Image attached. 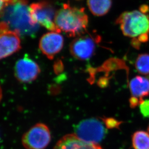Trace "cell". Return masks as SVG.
<instances>
[{"label": "cell", "mask_w": 149, "mask_h": 149, "mask_svg": "<svg viewBox=\"0 0 149 149\" xmlns=\"http://www.w3.org/2000/svg\"><path fill=\"white\" fill-rule=\"evenodd\" d=\"M1 18L20 35L34 36L39 27L32 20L27 0H13L1 10Z\"/></svg>", "instance_id": "obj_1"}, {"label": "cell", "mask_w": 149, "mask_h": 149, "mask_svg": "<svg viewBox=\"0 0 149 149\" xmlns=\"http://www.w3.org/2000/svg\"><path fill=\"white\" fill-rule=\"evenodd\" d=\"M54 21L59 32L62 31L70 37H78L86 32L88 19L84 8L65 4L56 12Z\"/></svg>", "instance_id": "obj_2"}, {"label": "cell", "mask_w": 149, "mask_h": 149, "mask_svg": "<svg viewBox=\"0 0 149 149\" xmlns=\"http://www.w3.org/2000/svg\"><path fill=\"white\" fill-rule=\"evenodd\" d=\"M116 23L125 37L137 39L149 34V16L140 11L125 12L117 18Z\"/></svg>", "instance_id": "obj_3"}, {"label": "cell", "mask_w": 149, "mask_h": 149, "mask_svg": "<svg viewBox=\"0 0 149 149\" xmlns=\"http://www.w3.org/2000/svg\"><path fill=\"white\" fill-rule=\"evenodd\" d=\"M106 129L102 120L91 118L84 119L75 125L74 134L84 141L99 144L106 136Z\"/></svg>", "instance_id": "obj_4"}, {"label": "cell", "mask_w": 149, "mask_h": 149, "mask_svg": "<svg viewBox=\"0 0 149 149\" xmlns=\"http://www.w3.org/2000/svg\"><path fill=\"white\" fill-rule=\"evenodd\" d=\"M29 10L33 22L40 24L49 31L60 33L54 21L56 12L49 2L41 1L33 3L29 6Z\"/></svg>", "instance_id": "obj_5"}, {"label": "cell", "mask_w": 149, "mask_h": 149, "mask_svg": "<svg viewBox=\"0 0 149 149\" xmlns=\"http://www.w3.org/2000/svg\"><path fill=\"white\" fill-rule=\"evenodd\" d=\"M51 139L50 132L47 126L38 123L23 135L22 143L26 149H44L49 144Z\"/></svg>", "instance_id": "obj_6"}, {"label": "cell", "mask_w": 149, "mask_h": 149, "mask_svg": "<svg viewBox=\"0 0 149 149\" xmlns=\"http://www.w3.org/2000/svg\"><path fill=\"white\" fill-rule=\"evenodd\" d=\"M1 59L7 58L21 48L20 34L10 30L6 22L1 21L0 25Z\"/></svg>", "instance_id": "obj_7"}, {"label": "cell", "mask_w": 149, "mask_h": 149, "mask_svg": "<svg viewBox=\"0 0 149 149\" xmlns=\"http://www.w3.org/2000/svg\"><path fill=\"white\" fill-rule=\"evenodd\" d=\"M97 38L91 35H80L72 41L70 46V53L80 60L90 59L94 53Z\"/></svg>", "instance_id": "obj_8"}, {"label": "cell", "mask_w": 149, "mask_h": 149, "mask_svg": "<svg viewBox=\"0 0 149 149\" xmlns=\"http://www.w3.org/2000/svg\"><path fill=\"white\" fill-rule=\"evenodd\" d=\"M40 72L38 64L28 55L18 60L15 66V74L19 82L28 83L36 79Z\"/></svg>", "instance_id": "obj_9"}, {"label": "cell", "mask_w": 149, "mask_h": 149, "mask_svg": "<svg viewBox=\"0 0 149 149\" xmlns=\"http://www.w3.org/2000/svg\"><path fill=\"white\" fill-rule=\"evenodd\" d=\"M63 37L59 32H51L42 35L39 41V48L43 54L52 60L62 49Z\"/></svg>", "instance_id": "obj_10"}, {"label": "cell", "mask_w": 149, "mask_h": 149, "mask_svg": "<svg viewBox=\"0 0 149 149\" xmlns=\"http://www.w3.org/2000/svg\"><path fill=\"white\" fill-rule=\"evenodd\" d=\"M54 149H103L99 144L86 142L74 134L63 136L56 143Z\"/></svg>", "instance_id": "obj_11"}, {"label": "cell", "mask_w": 149, "mask_h": 149, "mask_svg": "<svg viewBox=\"0 0 149 149\" xmlns=\"http://www.w3.org/2000/svg\"><path fill=\"white\" fill-rule=\"evenodd\" d=\"M130 89L132 97L139 99L141 102L143 98L149 95V75L133 78L130 82Z\"/></svg>", "instance_id": "obj_12"}, {"label": "cell", "mask_w": 149, "mask_h": 149, "mask_svg": "<svg viewBox=\"0 0 149 149\" xmlns=\"http://www.w3.org/2000/svg\"><path fill=\"white\" fill-rule=\"evenodd\" d=\"M90 11L96 16H102L108 13L112 5V0H87Z\"/></svg>", "instance_id": "obj_13"}, {"label": "cell", "mask_w": 149, "mask_h": 149, "mask_svg": "<svg viewBox=\"0 0 149 149\" xmlns=\"http://www.w3.org/2000/svg\"><path fill=\"white\" fill-rule=\"evenodd\" d=\"M134 149H149V134L144 131L135 132L132 136Z\"/></svg>", "instance_id": "obj_14"}, {"label": "cell", "mask_w": 149, "mask_h": 149, "mask_svg": "<svg viewBox=\"0 0 149 149\" xmlns=\"http://www.w3.org/2000/svg\"><path fill=\"white\" fill-rule=\"evenodd\" d=\"M135 67L141 74H149V54L143 53L139 54L135 62Z\"/></svg>", "instance_id": "obj_15"}, {"label": "cell", "mask_w": 149, "mask_h": 149, "mask_svg": "<svg viewBox=\"0 0 149 149\" xmlns=\"http://www.w3.org/2000/svg\"><path fill=\"white\" fill-rule=\"evenodd\" d=\"M100 119L102 121L107 129H119L120 127L122 124V121H118L112 117H103Z\"/></svg>", "instance_id": "obj_16"}, {"label": "cell", "mask_w": 149, "mask_h": 149, "mask_svg": "<svg viewBox=\"0 0 149 149\" xmlns=\"http://www.w3.org/2000/svg\"><path fill=\"white\" fill-rule=\"evenodd\" d=\"M139 110L143 117L149 118V99L143 100L141 102Z\"/></svg>", "instance_id": "obj_17"}, {"label": "cell", "mask_w": 149, "mask_h": 149, "mask_svg": "<svg viewBox=\"0 0 149 149\" xmlns=\"http://www.w3.org/2000/svg\"><path fill=\"white\" fill-rule=\"evenodd\" d=\"M141 103V101L139 99L135 98V97H132L130 99V105L132 108H135L136 106L139 105Z\"/></svg>", "instance_id": "obj_18"}, {"label": "cell", "mask_w": 149, "mask_h": 149, "mask_svg": "<svg viewBox=\"0 0 149 149\" xmlns=\"http://www.w3.org/2000/svg\"><path fill=\"white\" fill-rule=\"evenodd\" d=\"M63 68V66L61 60H58L57 62L55 63L54 65V70L56 73H58L59 72H61Z\"/></svg>", "instance_id": "obj_19"}, {"label": "cell", "mask_w": 149, "mask_h": 149, "mask_svg": "<svg viewBox=\"0 0 149 149\" xmlns=\"http://www.w3.org/2000/svg\"><path fill=\"white\" fill-rule=\"evenodd\" d=\"M13 0H1V10L5 6L11 3Z\"/></svg>", "instance_id": "obj_20"}, {"label": "cell", "mask_w": 149, "mask_h": 149, "mask_svg": "<svg viewBox=\"0 0 149 149\" xmlns=\"http://www.w3.org/2000/svg\"><path fill=\"white\" fill-rule=\"evenodd\" d=\"M148 133H149V125L148 127Z\"/></svg>", "instance_id": "obj_21"}]
</instances>
